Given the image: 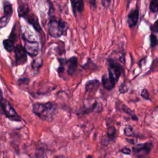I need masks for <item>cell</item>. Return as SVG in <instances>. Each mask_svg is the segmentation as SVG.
I'll use <instances>...</instances> for the list:
<instances>
[{"label":"cell","instance_id":"cell-29","mask_svg":"<svg viewBox=\"0 0 158 158\" xmlns=\"http://www.w3.org/2000/svg\"><path fill=\"white\" fill-rule=\"evenodd\" d=\"M120 151L121 152H122L123 154H124L130 155L131 154V150L129 148H124L120 149Z\"/></svg>","mask_w":158,"mask_h":158},{"label":"cell","instance_id":"cell-18","mask_svg":"<svg viewBox=\"0 0 158 158\" xmlns=\"http://www.w3.org/2000/svg\"><path fill=\"white\" fill-rule=\"evenodd\" d=\"M149 9L152 13H158V0H151Z\"/></svg>","mask_w":158,"mask_h":158},{"label":"cell","instance_id":"cell-21","mask_svg":"<svg viewBox=\"0 0 158 158\" xmlns=\"http://www.w3.org/2000/svg\"><path fill=\"white\" fill-rule=\"evenodd\" d=\"M42 65H43V60L41 59H35L31 63V67L34 69H37L40 68Z\"/></svg>","mask_w":158,"mask_h":158},{"label":"cell","instance_id":"cell-15","mask_svg":"<svg viewBox=\"0 0 158 158\" xmlns=\"http://www.w3.org/2000/svg\"><path fill=\"white\" fill-rule=\"evenodd\" d=\"M99 85V82L98 80H91L88 81L85 85V90L86 92L93 91L94 89H97L98 86Z\"/></svg>","mask_w":158,"mask_h":158},{"label":"cell","instance_id":"cell-27","mask_svg":"<svg viewBox=\"0 0 158 158\" xmlns=\"http://www.w3.org/2000/svg\"><path fill=\"white\" fill-rule=\"evenodd\" d=\"M36 157L37 158H44V151L40 148V149H38L36 151Z\"/></svg>","mask_w":158,"mask_h":158},{"label":"cell","instance_id":"cell-8","mask_svg":"<svg viewBox=\"0 0 158 158\" xmlns=\"http://www.w3.org/2000/svg\"><path fill=\"white\" fill-rule=\"evenodd\" d=\"M15 40H16V34L15 33V32H14V29H12L9 38L4 40L2 42L3 46L7 52H12L14 49V48H15L14 43H15Z\"/></svg>","mask_w":158,"mask_h":158},{"label":"cell","instance_id":"cell-12","mask_svg":"<svg viewBox=\"0 0 158 158\" xmlns=\"http://www.w3.org/2000/svg\"><path fill=\"white\" fill-rule=\"evenodd\" d=\"M72 4V8L73 12L76 15V12L81 13L84 9L83 0H70Z\"/></svg>","mask_w":158,"mask_h":158},{"label":"cell","instance_id":"cell-23","mask_svg":"<svg viewBox=\"0 0 158 158\" xmlns=\"http://www.w3.org/2000/svg\"><path fill=\"white\" fill-rule=\"evenodd\" d=\"M123 133L124 135L127 136H133L134 135V131L133 130V128L131 127H127L125 128Z\"/></svg>","mask_w":158,"mask_h":158},{"label":"cell","instance_id":"cell-26","mask_svg":"<svg viewBox=\"0 0 158 158\" xmlns=\"http://www.w3.org/2000/svg\"><path fill=\"white\" fill-rule=\"evenodd\" d=\"M151 30L153 32H158V20L156 21L154 24L151 27Z\"/></svg>","mask_w":158,"mask_h":158},{"label":"cell","instance_id":"cell-5","mask_svg":"<svg viewBox=\"0 0 158 158\" xmlns=\"http://www.w3.org/2000/svg\"><path fill=\"white\" fill-rule=\"evenodd\" d=\"M152 148L151 142L140 143L134 146L132 148L133 152L138 158H144L150 152Z\"/></svg>","mask_w":158,"mask_h":158},{"label":"cell","instance_id":"cell-1","mask_svg":"<svg viewBox=\"0 0 158 158\" xmlns=\"http://www.w3.org/2000/svg\"><path fill=\"white\" fill-rule=\"evenodd\" d=\"M33 112L43 120L50 121L56 112V105L52 102L35 103L33 105Z\"/></svg>","mask_w":158,"mask_h":158},{"label":"cell","instance_id":"cell-31","mask_svg":"<svg viewBox=\"0 0 158 158\" xmlns=\"http://www.w3.org/2000/svg\"><path fill=\"white\" fill-rule=\"evenodd\" d=\"M2 93L1 89V88H0V98H2Z\"/></svg>","mask_w":158,"mask_h":158},{"label":"cell","instance_id":"cell-28","mask_svg":"<svg viewBox=\"0 0 158 158\" xmlns=\"http://www.w3.org/2000/svg\"><path fill=\"white\" fill-rule=\"evenodd\" d=\"M110 2H111V0H101L102 5L104 8H107L110 6Z\"/></svg>","mask_w":158,"mask_h":158},{"label":"cell","instance_id":"cell-2","mask_svg":"<svg viewBox=\"0 0 158 158\" xmlns=\"http://www.w3.org/2000/svg\"><path fill=\"white\" fill-rule=\"evenodd\" d=\"M49 33L53 38H59L67 33V24L61 20L51 19L49 22Z\"/></svg>","mask_w":158,"mask_h":158},{"label":"cell","instance_id":"cell-10","mask_svg":"<svg viewBox=\"0 0 158 158\" xmlns=\"http://www.w3.org/2000/svg\"><path fill=\"white\" fill-rule=\"evenodd\" d=\"M67 64V73L69 75L72 76L76 72L78 65V60L77 57L73 56L68 59L66 62Z\"/></svg>","mask_w":158,"mask_h":158},{"label":"cell","instance_id":"cell-4","mask_svg":"<svg viewBox=\"0 0 158 158\" xmlns=\"http://www.w3.org/2000/svg\"><path fill=\"white\" fill-rule=\"evenodd\" d=\"M0 105L7 117L14 121L20 120V118L15 112V109L6 99L1 98L0 99Z\"/></svg>","mask_w":158,"mask_h":158},{"label":"cell","instance_id":"cell-6","mask_svg":"<svg viewBox=\"0 0 158 158\" xmlns=\"http://www.w3.org/2000/svg\"><path fill=\"white\" fill-rule=\"evenodd\" d=\"M14 51L15 53V65L24 64L27 60V54L24 47H23L21 44H18L15 46Z\"/></svg>","mask_w":158,"mask_h":158},{"label":"cell","instance_id":"cell-20","mask_svg":"<svg viewBox=\"0 0 158 158\" xmlns=\"http://www.w3.org/2000/svg\"><path fill=\"white\" fill-rule=\"evenodd\" d=\"M115 133H116L115 128L113 126H110L108 127L107 130V136L110 138H114L115 136Z\"/></svg>","mask_w":158,"mask_h":158},{"label":"cell","instance_id":"cell-13","mask_svg":"<svg viewBox=\"0 0 158 158\" xmlns=\"http://www.w3.org/2000/svg\"><path fill=\"white\" fill-rule=\"evenodd\" d=\"M17 11L19 17H25L29 14L30 7L27 4H20L19 5Z\"/></svg>","mask_w":158,"mask_h":158},{"label":"cell","instance_id":"cell-14","mask_svg":"<svg viewBox=\"0 0 158 158\" xmlns=\"http://www.w3.org/2000/svg\"><path fill=\"white\" fill-rule=\"evenodd\" d=\"M102 84L104 88H106L107 90L112 89L114 86L115 83H114L112 81H111L109 77L104 75L102 77Z\"/></svg>","mask_w":158,"mask_h":158},{"label":"cell","instance_id":"cell-17","mask_svg":"<svg viewBox=\"0 0 158 158\" xmlns=\"http://www.w3.org/2000/svg\"><path fill=\"white\" fill-rule=\"evenodd\" d=\"M122 110L123 111H124L126 114H127L128 115H130L131 118L132 120H135V121H137L138 120V117L135 114V113L133 112V111L132 110H131L129 107H128L127 106L122 104Z\"/></svg>","mask_w":158,"mask_h":158},{"label":"cell","instance_id":"cell-3","mask_svg":"<svg viewBox=\"0 0 158 158\" xmlns=\"http://www.w3.org/2000/svg\"><path fill=\"white\" fill-rule=\"evenodd\" d=\"M109 78L114 83H116L121 75L123 69L122 66L113 59H109Z\"/></svg>","mask_w":158,"mask_h":158},{"label":"cell","instance_id":"cell-25","mask_svg":"<svg viewBox=\"0 0 158 158\" xmlns=\"http://www.w3.org/2000/svg\"><path fill=\"white\" fill-rule=\"evenodd\" d=\"M141 96L143 98H144V99H147V100H149V93H148V90L146 89H143L142 90H141Z\"/></svg>","mask_w":158,"mask_h":158},{"label":"cell","instance_id":"cell-16","mask_svg":"<svg viewBox=\"0 0 158 158\" xmlns=\"http://www.w3.org/2000/svg\"><path fill=\"white\" fill-rule=\"evenodd\" d=\"M3 10H4V13L5 15L11 17L13 10H12V6L10 3H9L7 1L4 2Z\"/></svg>","mask_w":158,"mask_h":158},{"label":"cell","instance_id":"cell-32","mask_svg":"<svg viewBox=\"0 0 158 158\" xmlns=\"http://www.w3.org/2000/svg\"><path fill=\"white\" fill-rule=\"evenodd\" d=\"M86 158H93V156L91 155H88Z\"/></svg>","mask_w":158,"mask_h":158},{"label":"cell","instance_id":"cell-22","mask_svg":"<svg viewBox=\"0 0 158 158\" xmlns=\"http://www.w3.org/2000/svg\"><path fill=\"white\" fill-rule=\"evenodd\" d=\"M158 44V40L156 36L152 33L150 36V46L151 48H154Z\"/></svg>","mask_w":158,"mask_h":158},{"label":"cell","instance_id":"cell-30","mask_svg":"<svg viewBox=\"0 0 158 158\" xmlns=\"http://www.w3.org/2000/svg\"><path fill=\"white\" fill-rule=\"evenodd\" d=\"M89 4L93 9L96 8V0H88Z\"/></svg>","mask_w":158,"mask_h":158},{"label":"cell","instance_id":"cell-19","mask_svg":"<svg viewBox=\"0 0 158 158\" xmlns=\"http://www.w3.org/2000/svg\"><path fill=\"white\" fill-rule=\"evenodd\" d=\"M10 18V17H9L7 15H5L0 18V28H4V27H6L7 25V24L9 22Z\"/></svg>","mask_w":158,"mask_h":158},{"label":"cell","instance_id":"cell-9","mask_svg":"<svg viewBox=\"0 0 158 158\" xmlns=\"http://www.w3.org/2000/svg\"><path fill=\"white\" fill-rule=\"evenodd\" d=\"M139 19V11L138 9L131 10L128 15L127 23L130 28L135 27L138 23Z\"/></svg>","mask_w":158,"mask_h":158},{"label":"cell","instance_id":"cell-24","mask_svg":"<svg viewBox=\"0 0 158 158\" xmlns=\"http://www.w3.org/2000/svg\"><path fill=\"white\" fill-rule=\"evenodd\" d=\"M128 90V87L125 83H122L119 86V91L120 93H125Z\"/></svg>","mask_w":158,"mask_h":158},{"label":"cell","instance_id":"cell-11","mask_svg":"<svg viewBox=\"0 0 158 158\" xmlns=\"http://www.w3.org/2000/svg\"><path fill=\"white\" fill-rule=\"evenodd\" d=\"M24 18L26 19L27 21L33 26V27L35 28V30L37 31H40L41 30V28L40 27L39 20L38 17L33 14H28L26 17Z\"/></svg>","mask_w":158,"mask_h":158},{"label":"cell","instance_id":"cell-7","mask_svg":"<svg viewBox=\"0 0 158 158\" xmlns=\"http://www.w3.org/2000/svg\"><path fill=\"white\" fill-rule=\"evenodd\" d=\"M24 48L27 54H29L31 57L36 56L39 52L38 43L34 41H30L27 39H24Z\"/></svg>","mask_w":158,"mask_h":158}]
</instances>
